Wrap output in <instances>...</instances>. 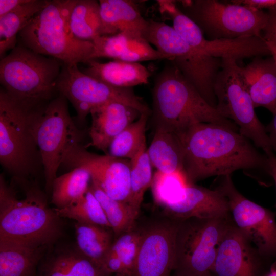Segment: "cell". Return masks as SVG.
Masks as SVG:
<instances>
[{
  "instance_id": "cell-1",
  "label": "cell",
  "mask_w": 276,
  "mask_h": 276,
  "mask_svg": "<svg viewBox=\"0 0 276 276\" xmlns=\"http://www.w3.org/2000/svg\"><path fill=\"white\" fill-rule=\"evenodd\" d=\"M177 134L183 147V173L189 183L238 170L267 172L266 156L238 131L201 123Z\"/></svg>"
},
{
  "instance_id": "cell-2",
  "label": "cell",
  "mask_w": 276,
  "mask_h": 276,
  "mask_svg": "<svg viewBox=\"0 0 276 276\" xmlns=\"http://www.w3.org/2000/svg\"><path fill=\"white\" fill-rule=\"evenodd\" d=\"M151 114L155 128L176 133L201 123L216 124L239 131L236 124L210 105L170 62L155 78Z\"/></svg>"
},
{
  "instance_id": "cell-3",
  "label": "cell",
  "mask_w": 276,
  "mask_h": 276,
  "mask_svg": "<svg viewBox=\"0 0 276 276\" xmlns=\"http://www.w3.org/2000/svg\"><path fill=\"white\" fill-rule=\"evenodd\" d=\"M60 217L32 189L19 198L0 176V240L36 248L55 241L61 233Z\"/></svg>"
},
{
  "instance_id": "cell-4",
  "label": "cell",
  "mask_w": 276,
  "mask_h": 276,
  "mask_svg": "<svg viewBox=\"0 0 276 276\" xmlns=\"http://www.w3.org/2000/svg\"><path fill=\"white\" fill-rule=\"evenodd\" d=\"M77 1H49L19 32L18 42L64 64L85 63L90 59L94 44L77 39L71 30L70 15Z\"/></svg>"
},
{
  "instance_id": "cell-5",
  "label": "cell",
  "mask_w": 276,
  "mask_h": 276,
  "mask_svg": "<svg viewBox=\"0 0 276 276\" xmlns=\"http://www.w3.org/2000/svg\"><path fill=\"white\" fill-rule=\"evenodd\" d=\"M49 102L17 99L1 88L0 162L18 178L31 174L41 163L32 123Z\"/></svg>"
},
{
  "instance_id": "cell-6",
  "label": "cell",
  "mask_w": 276,
  "mask_h": 276,
  "mask_svg": "<svg viewBox=\"0 0 276 276\" xmlns=\"http://www.w3.org/2000/svg\"><path fill=\"white\" fill-rule=\"evenodd\" d=\"M63 63L28 49L19 43L0 61V82L13 97L49 101L56 88Z\"/></svg>"
},
{
  "instance_id": "cell-7",
  "label": "cell",
  "mask_w": 276,
  "mask_h": 276,
  "mask_svg": "<svg viewBox=\"0 0 276 276\" xmlns=\"http://www.w3.org/2000/svg\"><path fill=\"white\" fill-rule=\"evenodd\" d=\"M180 10L210 40L263 37L267 13L242 5L217 0L178 1Z\"/></svg>"
},
{
  "instance_id": "cell-8",
  "label": "cell",
  "mask_w": 276,
  "mask_h": 276,
  "mask_svg": "<svg viewBox=\"0 0 276 276\" xmlns=\"http://www.w3.org/2000/svg\"><path fill=\"white\" fill-rule=\"evenodd\" d=\"M144 38L175 65L212 107L217 100L214 85L222 59L202 53L189 45L172 26L148 20Z\"/></svg>"
},
{
  "instance_id": "cell-9",
  "label": "cell",
  "mask_w": 276,
  "mask_h": 276,
  "mask_svg": "<svg viewBox=\"0 0 276 276\" xmlns=\"http://www.w3.org/2000/svg\"><path fill=\"white\" fill-rule=\"evenodd\" d=\"M214 90L218 112L236 124L239 132L261 149L266 156L273 153L265 127L256 113L236 59L222 58Z\"/></svg>"
},
{
  "instance_id": "cell-10",
  "label": "cell",
  "mask_w": 276,
  "mask_h": 276,
  "mask_svg": "<svg viewBox=\"0 0 276 276\" xmlns=\"http://www.w3.org/2000/svg\"><path fill=\"white\" fill-rule=\"evenodd\" d=\"M32 127L45 187L50 190L67 153L74 146L81 144L84 133L70 114L67 100L60 94L35 114Z\"/></svg>"
},
{
  "instance_id": "cell-11",
  "label": "cell",
  "mask_w": 276,
  "mask_h": 276,
  "mask_svg": "<svg viewBox=\"0 0 276 276\" xmlns=\"http://www.w3.org/2000/svg\"><path fill=\"white\" fill-rule=\"evenodd\" d=\"M172 273L196 276L209 272L219 243L231 217L191 218L179 220Z\"/></svg>"
},
{
  "instance_id": "cell-12",
  "label": "cell",
  "mask_w": 276,
  "mask_h": 276,
  "mask_svg": "<svg viewBox=\"0 0 276 276\" xmlns=\"http://www.w3.org/2000/svg\"><path fill=\"white\" fill-rule=\"evenodd\" d=\"M56 88L74 106L79 123H84L92 109L110 102H119L141 113L151 114V109L132 87L108 85L85 74L78 64L63 63Z\"/></svg>"
},
{
  "instance_id": "cell-13",
  "label": "cell",
  "mask_w": 276,
  "mask_h": 276,
  "mask_svg": "<svg viewBox=\"0 0 276 276\" xmlns=\"http://www.w3.org/2000/svg\"><path fill=\"white\" fill-rule=\"evenodd\" d=\"M215 187L228 201L234 225L262 257L276 256V220L274 213L250 200L236 188L231 175L218 176Z\"/></svg>"
},
{
  "instance_id": "cell-14",
  "label": "cell",
  "mask_w": 276,
  "mask_h": 276,
  "mask_svg": "<svg viewBox=\"0 0 276 276\" xmlns=\"http://www.w3.org/2000/svg\"><path fill=\"white\" fill-rule=\"evenodd\" d=\"M179 222L167 217L141 227L139 250L130 276H171Z\"/></svg>"
},
{
  "instance_id": "cell-15",
  "label": "cell",
  "mask_w": 276,
  "mask_h": 276,
  "mask_svg": "<svg viewBox=\"0 0 276 276\" xmlns=\"http://www.w3.org/2000/svg\"><path fill=\"white\" fill-rule=\"evenodd\" d=\"M62 165L71 169H86L91 181L111 198L128 204L130 193V161L108 154L88 151L81 144L73 147Z\"/></svg>"
},
{
  "instance_id": "cell-16",
  "label": "cell",
  "mask_w": 276,
  "mask_h": 276,
  "mask_svg": "<svg viewBox=\"0 0 276 276\" xmlns=\"http://www.w3.org/2000/svg\"><path fill=\"white\" fill-rule=\"evenodd\" d=\"M262 257L232 220L209 273L211 276H262Z\"/></svg>"
},
{
  "instance_id": "cell-17",
  "label": "cell",
  "mask_w": 276,
  "mask_h": 276,
  "mask_svg": "<svg viewBox=\"0 0 276 276\" xmlns=\"http://www.w3.org/2000/svg\"><path fill=\"white\" fill-rule=\"evenodd\" d=\"M163 208L167 217L177 220L231 216L228 201L221 191L195 183H188L178 200Z\"/></svg>"
},
{
  "instance_id": "cell-18",
  "label": "cell",
  "mask_w": 276,
  "mask_h": 276,
  "mask_svg": "<svg viewBox=\"0 0 276 276\" xmlns=\"http://www.w3.org/2000/svg\"><path fill=\"white\" fill-rule=\"evenodd\" d=\"M94 49L90 60L106 57L127 62H140L168 60L143 36L128 32L99 36L92 41Z\"/></svg>"
},
{
  "instance_id": "cell-19",
  "label": "cell",
  "mask_w": 276,
  "mask_h": 276,
  "mask_svg": "<svg viewBox=\"0 0 276 276\" xmlns=\"http://www.w3.org/2000/svg\"><path fill=\"white\" fill-rule=\"evenodd\" d=\"M141 114L136 109L119 102L94 108L90 112V145L106 153L112 141Z\"/></svg>"
},
{
  "instance_id": "cell-20",
  "label": "cell",
  "mask_w": 276,
  "mask_h": 276,
  "mask_svg": "<svg viewBox=\"0 0 276 276\" xmlns=\"http://www.w3.org/2000/svg\"><path fill=\"white\" fill-rule=\"evenodd\" d=\"M241 70L255 107H263L275 113L276 63L273 57H254Z\"/></svg>"
},
{
  "instance_id": "cell-21",
  "label": "cell",
  "mask_w": 276,
  "mask_h": 276,
  "mask_svg": "<svg viewBox=\"0 0 276 276\" xmlns=\"http://www.w3.org/2000/svg\"><path fill=\"white\" fill-rule=\"evenodd\" d=\"M99 2L102 23V35L128 32L144 37L149 21L142 15L133 2L128 0H100Z\"/></svg>"
},
{
  "instance_id": "cell-22",
  "label": "cell",
  "mask_w": 276,
  "mask_h": 276,
  "mask_svg": "<svg viewBox=\"0 0 276 276\" xmlns=\"http://www.w3.org/2000/svg\"><path fill=\"white\" fill-rule=\"evenodd\" d=\"M81 71L108 85L117 87H132L147 84L151 71L140 62L114 60L105 63L89 60Z\"/></svg>"
},
{
  "instance_id": "cell-23",
  "label": "cell",
  "mask_w": 276,
  "mask_h": 276,
  "mask_svg": "<svg viewBox=\"0 0 276 276\" xmlns=\"http://www.w3.org/2000/svg\"><path fill=\"white\" fill-rule=\"evenodd\" d=\"M147 152L156 171L167 173H183V147L177 133L155 128Z\"/></svg>"
},
{
  "instance_id": "cell-24",
  "label": "cell",
  "mask_w": 276,
  "mask_h": 276,
  "mask_svg": "<svg viewBox=\"0 0 276 276\" xmlns=\"http://www.w3.org/2000/svg\"><path fill=\"white\" fill-rule=\"evenodd\" d=\"M40 249L0 240V276H36Z\"/></svg>"
},
{
  "instance_id": "cell-25",
  "label": "cell",
  "mask_w": 276,
  "mask_h": 276,
  "mask_svg": "<svg viewBox=\"0 0 276 276\" xmlns=\"http://www.w3.org/2000/svg\"><path fill=\"white\" fill-rule=\"evenodd\" d=\"M49 2L48 0H29L13 11L0 17V57L14 49L19 32Z\"/></svg>"
},
{
  "instance_id": "cell-26",
  "label": "cell",
  "mask_w": 276,
  "mask_h": 276,
  "mask_svg": "<svg viewBox=\"0 0 276 276\" xmlns=\"http://www.w3.org/2000/svg\"><path fill=\"white\" fill-rule=\"evenodd\" d=\"M75 233L77 246L82 255L102 267L113 242V232L100 226L76 222Z\"/></svg>"
},
{
  "instance_id": "cell-27",
  "label": "cell",
  "mask_w": 276,
  "mask_h": 276,
  "mask_svg": "<svg viewBox=\"0 0 276 276\" xmlns=\"http://www.w3.org/2000/svg\"><path fill=\"white\" fill-rule=\"evenodd\" d=\"M74 36L83 41H92L102 35V23L99 2L95 0H77L70 18Z\"/></svg>"
},
{
  "instance_id": "cell-28",
  "label": "cell",
  "mask_w": 276,
  "mask_h": 276,
  "mask_svg": "<svg viewBox=\"0 0 276 276\" xmlns=\"http://www.w3.org/2000/svg\"><path fill=\"white\" fill-rule=\"evenodd\" d=\"M90 181L89 172L81 167L75 168L57 177L52 187V202L57 209L68 205L86 193Z\"/></svg>"
},
{
  "instance_id": "cell-29",
  "label": "cell",
  "mask_w": 276,
  "mask_h": 276,
  "mask_svg": "<svg viewBox=\"0 0 276 276\" xmlns=\"http://www.w3.org/2000/svg\"><path fill=\"white\" fill-rule=\"evenodd\" d=\"M89 189L101 204L115 239L135 226L137 217L129 204L111 198L91 181Z\"/></svg>"
},
{
  "instance_id": "cell-30",
  "label": "cell",
  "mask_w": 276,
  "mask_h": 276,
  "mask_svg": "<svg viewBox=\"0 0 276 276\" xmlns=\"http://www.w3.org/2000/svg\"><path fill=\"white\" fill-rule=\"evenodd\" d=\"M149 114L141 113L111 142L106 154L117 158L132 159L146 145V128Z\"/></svg>"
},
{
  "instance_id": "cell-31",
  "label": "cell",
  "mask_w": 276,
  "mask_h": 276,
  "mask_svg": "<svg viewBox=\"0 0 276 276\" xmlns=\"http://www.w3.org/2000/svg\"><path fill=\"white\" fill-rule=\"evenodd\" d=\"M54 210L60 218L111 229L101 204L89 187L82 196L74 202L64 208H55Z\"/></svg>"
},
{
  "instance_id": "cell-32",
  "label": "cell",
  "mask_w": 276,
  "mask_h": 276,
  "mask_svg": "<svg viewBox=\"0 0 276 276\" xmlns=\"http://www.w3.org/2000/svg\"><path fill=\"white\" fill-rule=\"evenodd\" d=\"M130 193L128 204L138 217L144 194L151 186L152 165L146 145L130 160Z\"/></svg>"
},
{
  "instance_id": "cell-33",
  "label": "cell",
  "mask_w": 276,
  "mask_h": 276,
  "mask_svg": "<svg viewBox=\"0 0 276 276\" xmlns=\"http://www.w3.org/2000/svg\"><path fill=\"white\" fill-rule=\"evenodd\" d=\"M188 183L182 172L167 173L156 171L150 186L154 201L162 208L177 201Z\"/></svg>"
},
{
  "instance_id": "cell-34",
  "label": "cell",
  "mask_w": 276,
  "mask_h": 276,
  "mask_svg": "<svg viewBox=\"0 0 276 276\" xmlns=\"http://www.w3.org/2000/svg\"><path fill=\"white\" fill-rule=\"evenodd\" d=\"M141 237V227L135 226L115 239L108 252L118 257L124 269L123 274L130 275L137 257Z\"/></svg>"
},
{
  "instance_id": "cell-35",
  "label": "cell",
  "mask_w": 276,
  "mask_h": 276,
  "mask_svg": "<svg viewBox=\"0 0 276 276\" xmlns=\"http://www.w3.org/2000/svg\"><path fill=\"white\" fill-rule=\"evenodd\" d=\"M231 2L249 7L256 9L268 10L276 9V0H232Z\"/></svg>"
},
{
  "instance_id": "cell-36",
  "label": "cell",
  "mask_w": 276,
  "mask_h": 276,
  "mask_svg": "<svg viewBox=\"0 0 276 276\" xmlns=\"http://www.w3.org/2000/svg\"><path fill=\"white\" fill-rule=\"evenodd\" d=\"M29 0H0V17L13 11Z\"/></svg>"
},
{
  "instance_id": "cell-37",
  "label": "cell",
  "mask_w": 276,
  "mask_h": 276,
  "mask_svg": "<svg viewBox=\"0 0 276 276\" xmlns=\"http://www.w3.org/2000/svg\"><path fill=\"white\" fill-rule=\"evenodd\" d=\"M270 123L265 127L273 151L276 152V112L272 114Z\"/></svg>"
},
{
  "instance_id": "cell-38",
  "label": "cell",
  "mask_w": 276,
  "mask_h": 276,
  "mask_svg": "<svg viewBox=\"0 0 276 276\" xmlns=\"http://www.w3.org/2000/svg\"><path fill=\"white\" fill-rule=\"evenodd\" d=\"M268 24L263 33L270 34L276 38V9L268 10Z\"/></svg>"
},
{
  "instance_id": "cell-39",
  "label": "cell",
  "mask_w": 276,
  "mask_h": 276,
  "mask_svg": "<svg viewBox=\"0 0 276 276\" xmlns=\"http://www.w3.org/2000/svg\"><path fill=\"white\" fill-rule=\"evenodd\" d=\"M267 173L273 178L276 186V155L272 153L266 156Z\"/></svg>"
},
{
  "instance_id": "cell-40",
  "label": "cell",
  "mask_w": 276,
  "mask_h": 276,
  "mask_svg": "<svg viewBox=\"0 0 276 276\" xmlns=\"http://www.w3.org/2000/svg\"><path fill=\"white\" fill-rule=\"evenodd\" d=\"M263 37L276 63V38L273 35L266 33H263Z\"/></svg>"
},
{
  "instance_id": "cell-41",
  "label": "cell",
  "mask_w": 276,
  "mask_h": 276,
  "mask_svg": "<svg viewBox=\"0 0 276 276\" xmlns=\"http://www.w3.org/2000/svg\"><path fill=\"white\" fill-rule=\"evenodd\" d=\"M266 276H276V266L273 267L269 273L266 275Z\"/></svg>"
},
{
  "instance_id": "cell-42",
  "label": "cell",
  "mask_w": 276,
  "mask_h": 276,
  "mask_svg": "<svg viewBox=\"0 0 276 276\" xmlns=\"http://www.w3.org/2000/svg\"><path fill=\"white\" fill-rule=\"evenodd\" d=\"M171 276H179V275H175V274H174L172 273ZM196 276H211V275L210 274V273L209 272V273L204 274L200 275H196Z\"/></svg>"
},
{
  "instance_id": "cell-43",
  "label": "cell",
  "mask_w": 276,
  "mask_h": 276,
  "mask_svg": "<svg viewBox=\"0 0 276 276\" xmlns=\"http://www.w3.org/2000/svg\"><path fill=\"white\" fill-rule=\"evenodd\" d=\"M113 276H130V275L126 274L117 273V274H113Z\"/></svg>"
}]
</instances>
